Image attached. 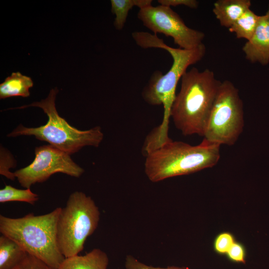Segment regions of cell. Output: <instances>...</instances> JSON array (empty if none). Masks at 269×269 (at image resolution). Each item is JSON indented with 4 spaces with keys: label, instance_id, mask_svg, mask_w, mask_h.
I'll return each mask as SVG.
<instances>
[{
    "label": "cell",
    "instance_id": "1",
    "mask_svg": "<svg viewBox=\"0 0 269 269\" xmlns=\"http://www.w3.org/2000/svg\"><path fill=\"white\" fill-rule=\"evenodd\" d=\"M132 35L138 46L142 48L164 49L173 59L170 68L165 74L159 71L152 74L141 93L143 99L148 104L162 105L163 107L161 124L149 134L152 142L160 145L170 139L168 135V125L178 82L190 65L196 63L203 58L206 47L203 43L190 50L173 48L166 44L156 34L148 32L135 31L133 32Z\"/></svg>",
    "mask_w": 269,
    "mask_h": 269
},
{
    "label": "cell",
    "instance_id": "2",
    "mask_svg": "<svg viewBox=\"0 0 269 269\" xmlns=\"http://www.w3.org/2000/svg\"><path fill=\"white\" fill-rule=\"evenodd\" d=\"M170 112L175 127L184 135H204L208 119L222 82L208 69L193 67L181 78Z\"/></svg>",
    "mask_w": 269,
    "mask_h": 269
},
{
    "label": "cell",
    "instance_id": "3",
    "mask_svg": "<svg viewBox=\"0 0 269 269\" xmlns=\"http://www.w3.org/2000/svg\"><path fill=\"white\" fill-rule=\"evenodd\" d=\"M220 146L205 138L197 145L171 140L145 155V173L157 182L212 167L220 158Z\"/></svg>",
    "mask_w": 269,
    "mask_h": 269
},
{
    "label": "cell",
    "instance_id": "4",
    "mask_svg": "<svg viewBox=\"0 0 269 269\" xmlns=\"http://www.w3.org/2000/svg\"><path fill=\"white\" fill-rule=\"evenodd\" d=\"M61 207L44 215L29 213L21 218L0 215V232L18 244L28 254L53 269H58L65 257L57 241V224Z\"/></svg>",
    "mask_w": 269,
    "mask_h": 269
},
{
    "label": "cell",
    "instance_id": "5",
    "mask_svg": "<svg viewBox=\"0 0 269 269\" xmlns=\"http://www.w3.org/2000/svg\"><path fill=\"white\" fill-rule=\"evenodd\" d=\"M58 92V90L55 87L50 90L46 98L40 102L10 108L20 109L29 107H39L47 115L48 120L45 125L37 128H26L20 125L7 136L33 135L37 139L46 141L69 155L78 151L85 146L98 147L104 136L101 128L97 126L88 130L81 131L70 125L59 115L56 110L55 100Z\"/></svg>",
    "mask_w": 269,
    "mask_h": 269
},
{
    "label": "cell",
    "instance_id": "6",
    "mask_svg": "<svg viewBox=\"0 0 269 269\" xmlns=\"http://www.w3.org/2000/svg\"><path fill=\"white\" fill-rule=\"evenodd\" d=\"M100 213L90 196L81 191L69 196L57 224L58 248L65 258L78 255L87 239L97 229Z\"/></svg>",
    "mask_w": 269,
    "mask_h": 269
},
{
    "label": "cell",
    "instance_id": "7",
    "mask_svg": "<svg viewBox=\"0 0 269 269\" xmlns=\"http://www.w3.org/2000/svg\"><path fill=\"white\" fill-rule=\"evenodd\" d=\"M244 127L243 102L239 90L229 81L222 82L211 110L204 138L231 146L238 140Z\"/></svg>",
    "mask_w": 269,
    "mask_h": 269
},
{
    "label": "cell",
    "instance_id": "8",
    "mask_svg": "<svg viewBox=\"0 0 269 269\" xmlns=\"http://www.w3.org/2000/svg\"><path fill=\"white\" fill-rule=\"evenodd\" d=\"M137 16L154 34L162 33L172 38L180 48L190 50L203 44L205 34L187 26L171 7L151 5L140 9Z\"/></svg>",
    "mask_w": 269,
    "mask_h": 269
},
{
    "label": "cell",
    "instance_id": "9",
    "mask_svg": "<svg viewBox=\"0 0 269 269\" xmlns=\"http://www.w3.org/2000/svg\"><path fill=\"white\" fill-rule=\"evenodd\" d=\"M34 153L35 158L31 164L14 172L24 188H30L36 183L43 182L57 172L79 177L84 171L69 154L50 144L36 147Z\"/></svg>",
    "mask_w": 269,
    "mask_h": 269
},
{
    "label": "cell",
    "instance_id": "10",
    "mask_svg": "<svg viewBox=\"0 0 269 269\" xmlns=\"http://www.w3.org/2000/svg\"><path fill=\"white\" fill-rule=\"evenodd\" d=\"M242 50L246 58L251 62L262 65L269 62V23L266 14L261 16L254 34Z\"/></svg>",
    "mask_w": 269,
    "mask_h": 269
},
{
    "label": "cell",
    "instance_id": "11",
    "mask_svg": "<svg viewBox=\"0 0 269 269\" xmlns=\"http://www.w3.org/2000/svg\"><path fill=\"white\" fill-rule=\"evenodd\" d=\"M251 5L250 0H218L214 3L213 12L221 25L229 28Z\"/></svg>",
    "mask_w": 269,
    "mask_h": 269
},
{
    "label": "cell",
    "instance_id": "12",
    "mask_svg": "<svg viewBox=\"0 0 269 269\" xmlns=\"http://www.w3.org/2000/svg\"><path fill=\"white\" fill-rule=\"evenodd\" d=\"M109 258L100 249H94L85 255L65 258L58 269H107Z\"/></svg>",
    "mask_w": 269,
    "mask_h": 269
},
{
    "label": "cell",
    "instance_id": "13",
    "mask_svg": "<svg viewBox=\"0 0 269 269\" xmlns=\"http://www.w3.org/2000/svg\"><path fill=\"white\" fill-rule=\"evenodd\" d=\"M27 255L14 240L2 234L0 236V269H13Z\"/></svg>",
    "mask_w": 269,
    "mask_h": 269
},
{
    "label": "cell",
    "instance_id": "14",
    "mask_svg": "<svg viewBox=\"0 0 269 269\" xmlns=\"http://www.w3.org/2000/svg\"><path fill=\"white\" fill-rule=\"evenodd\" d=\"M33 85L30 77L19 72H12L0 84V99L16 96L27 97L30 95L29 89Z\"/></svg>",
    "mask_w": 269,
    "mask_h": 269
},
{
    "label": "cell",
    "instance_id": "15",
    "mask_svg": "<svg viewBox=\"0 0 269 269\" xmlns=\"http://www.w3.org/2000/svg\"><path fill=\"white\" fill-rule=\"evenodd\" d=\"M152 0H111V11L116 15L114 25L117 30H122L129 12L134 6L139 9L152 5Z\"/></svg>",
    "mask_w": 269,
    "mask_h": 269
},
{
    "label": "cell",
    "instance_id": "16",
    "mask_svg": "<svg viewBox=\"0 0 269 269\" xmlns=\"http://www.w3.org/2000/svg\"><path fill=\"white\" fill-rule=\"evenodd\" d=\"M261 16L257 15L250 8L246 11L230 27L229 30L235 34L239 39L249 40L254 34Z\"/></svg>",
    "mask_w": 269,
    "mask_h": 269
},
{
    "label": "cell",
    "instance_id": "17",
    "mask_svg": "<svg viewBox=\"0 0 269 269\" xmlns=\"http://www.w3.org/2000/svg\"><path fill=\"white\" fill-rule=\"evenodd\" d=\"M38 200V195L32 192L30 188L19 189L11 185H5L0 190V202L20 201L33 205Z\"/></svg>",
    "mask_w": 269,
    "mask_h": 269
},
{
    "label": "cell",
    "instance_id": "18",
    "mask_svg": "<svg viewBox=\"0 0 269 269\" xmlns=\"http://www.w3.org/2000/svg\"><path fill=\"white\" fill-rule=\"evenodd\" d=\"M234 242V238L231 234L228 232L222 233L215 240L214 250L218 254H226Z\"/></svg>",
    "mask_w": 269,
    "mask_h": 269
},
{
    "label": "cell",
    "instance_id": "19",
    "mask_svg": "<svg viewBox=\"0 0 269 269\" xmlns=\"http://www.w3.org/2000/svg\"><path fill=\"white\" fill-rule=\"evenodd\" d=\"M126 269H190L186 267L169 266L166 268L153 267L146 265L131 255H127L125 259Z\"/></svg>",
    "mask_w": 269,
    "mask_h": 269
},
{
    "label": "cell",
    "instance_id": "20",
    "mask_svg": "<svg viewBox=\"0 0 269 269\" xmlns=\"http://www.w3.org/2000/svg\"><path fill=\"white\" fill-rule=\"evenodd\" d=\"M13 269H53L37 258L28 254L24 260Z\"/></svg>",
    "mask_w": 269,
    "mask_h": 269
},
{
    "label": "cell",
    "instance_id": "21",
    "mask_svg": "<svg viewBox=\"0 0 269 269\" xmlns=\"http://www.w3.org/2000/svg\"><path fill=\"white\" fill-rule=\"evenodd\" d=\"M226 255L232 262L246 263V252L244 247L239 243L234 242Z\"/></svg>",
    "mask_w": 269,
    "mask_h": 269
},
{
    "label": "cell",
    "instance_id": "22",
    "mask_svg": "<svg viewBox=\"0 0 269 269\" xmlns=\"http://www.w3.org/2000/svg\"><path fill=\"white\" fill-rule=\"evenodd\" d=\"M160 5L167 7L184 5L191 8H196L198 6V2L196 0H158Z\"/></svg>",
    "mask_w": 269,
    "mask_h": 269
},
{
    "label": "cell",
    "instance_id": "23",
    "mask_svg": "<svg viewBox=\"0 0 269 269\" xmlns=\"http://www.w3.org/2000/svg\"><path fill=\"white\" fill-rule=\"evenodd\" d=\"M266 15H267V18H268V21H269V8H268V10L266 14Z\"/></svg>",
    "mask_w": 269,
    "mask_h": 269
}]
</instances>
